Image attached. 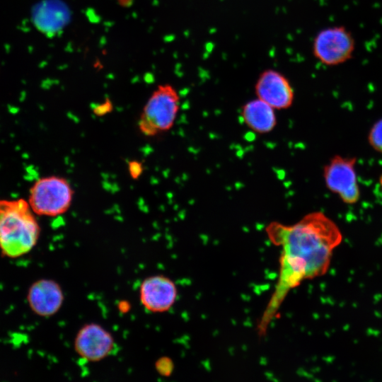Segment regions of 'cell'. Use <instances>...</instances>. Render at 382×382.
<instances>
[{"instance_id": "cell-8", "label": "cell", "mask_w": 382, "mask_h": 382, "mask_svg": "<svg viewBox=\"0 0 382 382\" xmlns=\"http://www.w3.org/2000/svg\"><path fill=\"white\" fill-rule=\"evenodd\" d=\"M115 342L112 335L96 323L83 326L77 332L74 349L77 354L88 361H98L112 351Z\"/></svg>"}, {"instance_id": "cell-11", "label": "cell", "mask_w": 382, "mask_h": 382, "mask_svg": "<svg viewBox=\"0 0 382 382\" xmlns=\"http://www.w3.org/2000/svg\"><path fill=\"white\" fill-rule=\"evenodd\" d=\"M241 117L248 127L259 134L270 132L277 124L274 109L257 98L244 104Z\"/></svg>"}, {"instance_id": "cell-9", "label": "cell", "mask_w": 382, "mask_h": 382, "mask_svg": "<svg viewBox=\"0 0 382 382\" xmlns=\"http://www.w3.org/2000/svg\"><path fill=\"white\" fill-rule=\"evenodd\" d=\"M178 290L174 282L163 275L145 279L139 288V299L145 309L154 313L168 311L175 302Z\"/></svg>"}, {"instance_id": "cell-5", "label": "cell", "mask_w": 382, "mask_h": 382, "mask_svg": "<svg viewBox=\"0 0 382 382\" xmlns=\"http://www.w3.org/2000/svg\"><path fill=\"white\" fill-rule=\"evenodd\" d=\"M356 48L352 32L344 25H332L321 29L316 35L312 52L314 57L327 66H336L350 60Z\"/></svg>"}, {"instance_id": "cell-10", "label": "cell", "mask_w": 382, "mask_h": 382, "mask_svg": "<svg viewBox=\"0 0 382 382\" xmlns=\"http://www.w3.org/2000/svg\"><path fill=\"white\" fill-rule=\"evenodd\" d=\"M26 299L35 314L41 317H50L61 308L64 296L57 282L52 279H41L30 286Z\"/></svg>"}, {"instance_id": "cell-4", "label": "cell", "mask_w": 382, "mask_h": 382, "mask_svg": "<svg viewBox=\"0 0 382 382\" xmlns=\"http://www.w3.org/2000/svg\"><path fill=\"white\" fill-rule=\"evenodd\" d=\"M74 196V189L68 180L49 175L38 178L33 184L28 202L36 215L54 217L69 209Z\"/></svg>"}, {"instance_id": "cell-2", "label": "cell", "mask_w": 382, "mask_h": 382, "mask_svg": "<svg viewBox=\"0 0 382 382\" xmlns=\"http://www.w3.org/2000/svg\"><path fill=\"white\" fill-rule=\"evenodd\" d=\"M28 200L0 199V252L4 257L23 256L35 246L40 227Z\"/></svg>"}, {"instance_id": "cell-1", "label": "cell", "mask_w": 382, "mask_h": 382, "mask_svg": "<svg viewBox=\"0 0 382 382\" xmlns=\"http://www.w3.org/2000/svg\"><path fill=\"white\" fill-rule=\"evenodd\" d=\"M265 231L270 241L281 248V254L279 279L258 325L262 331L291 289L327 272L333 251L342 241L338 226L320 211L310 212L291 225L271 222Z\"/></svg>"}, {"instance_id": "cell-7", "label": "cell", "mask_w": 382, "mask_h": 382, "mask_svg": "<svg viewBox=\"0 0 382 382\" xmlns=\"http://www.w3.org/2000/svg\"><path fill=\"white\" fill-rule=\"evenodd\" d=\"M255 92L257 98L274 110L287 109L294 100V91L289 80L276 69H268L260 74Z\"/></svg>"}, {"instance_id": "cell-12", "label": "cell", "mask_w": 382, "mask_h": 382, "mask_svg": "<svg viewBox=\"0 0 382 382\" xmlns=\"http://www.w3.org/2000/svg\"><path fill=\"white\" fill-rule=\"evenodd\" d=\"M367 139L374 151L382 154V117L372 125L369 132Z\"/></svg>"}, {"instance_id": "cell-3", "label": "cell", "mask_w": 382, "mask_h": 382, "mask_svg": "<svg viewBox=\"0 0 382 382\" xmlns=\"http://www.w3.org/2000/svg\"><path fill=\"white\" fill-rule=\"evenodd\" d=\"M180 96L170 84L159 85L146 102L138 120V127L146 137L169 131L180 108Z\"/></svg>"}, {"instance_id": "cell-13", "label": "cell", "mask_w": 382, "mask_h": 382, "mask_svg": "<svg viewBox=\"0 0 382 382\" xmlns=\"http://www.w3.org/2000/svg\"><path fill=\"white\" fill-rule=\"evenodd\" d=\"M142 164L137 161H132L128 164V170L132 179L138 178L143 172Z\"/></svg>"}, {"instance_id": "cell-6", "label": "cell", "mask_w": 382, "mask_h": 382, "mask_svg": "<svg viewBox=\"0 0 382 382\" xmlns=\"http://www.w3.org/2000/svg\"><path fill=\"white\" fill-rule=\"evenodd\" d=\"M355 157L335 155L323 168L326 187L347 204H354L361 192L356 171Z\"/></svg>"}, {"instance_id": "cell-14", "label": "cell", "mask_w": 382, "mask_h": 382, "mask_svg": "<svg viewBox=\"0 0 382 382\" xmlns=\"http://www.w3.org/2000/svg\"><path fill=\"white\" fill-rule=\"evenodd\" d=\"M379 182H380V185H381V186L382 187V175L380 177Z\"/></svg>"}]
</instances>
